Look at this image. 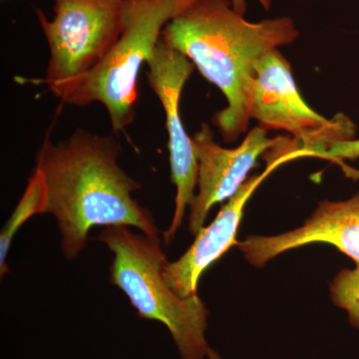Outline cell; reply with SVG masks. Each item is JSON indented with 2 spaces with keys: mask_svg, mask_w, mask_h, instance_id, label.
I'll list each match as a JSON object with an SVG mask.
<instances>
[{
  "mask_svg": "<svg viewBox=\"0 0 359 359\" xmlns=\"http://www.w3.org/2000/svg\"><path fill=\"white\" fill-rule=\"evenodd\" d=\"M119 155L114 137L83 129L57 143L46 138L42 144L35 169L46 184V214L57 221L67 259L86 247L89 231L97 226H134L159 237L152 214L132 196L141 185L120 167Z\"/></svg>",
  "mask_w": 359,
  "mask_h": 359,
  "instance_id": "6da1fadb",
  "label": "cell"
},
{
  "mask_svg": "<svg viewBox=\"0 0 359 359\" xmlns=\"http://www.w3.org/2000/svg\"><path fill=\"white\" fill-rule=\"evenodd\" d=\"M299 34L289 18L250 22L231 0H199L165 26L161 39L185 55L226 97V107L212 122L231 143L249 127V91L257 62Z\"/></svg>",
  "mask_w": 359,
  "mask_h": 359,
  "instance_id": "7a4b0ae2",
  "label": "cell"
},
{
  "mask_svg": "<svg viewBox=\"0 0 359 359\" xmlns=\"http://www.w3.org/2000/svg\"><path fill=\"white\" fill-rule=\"evenodd\" d=\"M98 240L114 254L110 282L125 292L139 316L168 328L181 359L207 358L209 311L198 294L180 297L170 287L159 237L133 233L128 226H107Z\"/></svg>",
  "mask_w": 359,
  "mask_h": 359,
  "instance_id": "3957f363",
  "label": "cell"
},
{
  "mask_svg": "<svg viewBox=\"0 0 359 359\" xmlns=\"http://www.w3.org/2000/svg\"><path fill=\"white\" fill-rule=\"evenodd\" d=\"M199 0H125L121 35L105 60L82 80L65 104L101 103L114 132L136 117L139 74L159 43L165 26Z\"/></svg>",
  "mask_w": 359,
  "mask_h": 359,
  "instance_id": "277c9868",
  "label": "cell"
},
{
  "mask_svg": "<svg viewBox=\"0 0 359 359\" xmlns=\"http://www.w3.org/2000/svg\"><path fill=\"white\" fill-rule=\"evenodd\" d=\"M250 119L268 130H280L285 137L276 147L283 163L299 157H318L337 142L353 140L356 126L339 113L327 119L302 98L295 84L292 66L278 49L269 52L257 62L249 91Z\"/></svg>",
  "mask_w": 359,
  "mask_h": 359,
  "instance_id": "5b68a950",
  "label": "cell"
},
{
  "mask_svg": "<svg viewBox=\"0 0 359 359\" xmlns=\"http://www.w3.org/2000/svg\"><path fill=\"white\" fill-rule=\"evenodd\" d=\"M124 4L125 0H55L52 20L36 9L49 48L48 65L40 82L63 103L119 39Z\"/></svg>",
  "mask_w": 359,
  "mask_h": 359,
  "instance_id": "8992f818",
  "label": "cell"
},
{
  "mask_svg": "<svg viewBox=\"0 0 359 359\" xmlns=\"http://www.w3.org/2000/svg\"><path fill=\"white\" fill-rule=\"evenodd\" d=\"M147 65L149 84L166 116L171 179L176 186L173 219L163 235L165 243L169 244L183 223L187 207L193 202L198 184V161L193 138L187 133L180 112L182 92L195 66L162 39Z\"/></svg>",
  "mask_w": 359,
  "mask_h": 359,
  "instance_id": "52a82bcc",
  "label": "cell"
},
{
  "mask_svg": "<svg viewBox=\"0 0 359 359\" xmlns=\"http://www.w3.org/2000/svg\"><path fill=\"white\" fill-rule=\"evenodd\" d=\"M266 130H250L237 148H224L215 140L211 127L203 124L193 136L198 161V191L190 205L189 229L196 236L204 226L212 205L230 200L248 180L259 156L278 140L269 138Z\"/></svg>",
  "mask_w": 359,
  "mask_h": 359,
  "instance_id": "ba28073f",
  "label": "cell"
},
{
  "mask_svg": "<svg viewBox=\"0 0 359 359\" xmlns=\"http://www.w3.org/2000/svg\"><path fill=\"white\" fill-rule=\"evenodd\" d=\"M313 243L334 245L359 269V192L346 201H323L299 228L271 237L252 236L237 245L250 264L263 266L287 250Z\"/></svg>",
  "mask_w": 359,
  "mask_h": 359,
  "instance_id": "9c48e42d",
  "label": "cell"
},
{
  "mask_svg": "<svg viewBox=\"0 0 359 359\" xmlns=\"http://www.w3.org/2000/svg\"><path fill=\"white\" fill-rule=\"evenodd\" d=\"M276 168L266 166L262 174L250 177L233 197L228 201L210 226H203L192 245L178 261L168 263L165 269L170 287L180 297L197 294L202 273L233 245H237L238 229L248 201L257 187Z\"/></svg>",
  "mask_w": 359,
  "mask_h": 359,
  "instance_id": "30bf717a",
  "label": "cell"
},
{
  "mask_svg": "<svg viewBox=\"0 0 359 359\" xmlns=\"http://www.w3.org/2000/svg\"><path fill=\"white\" fill-rule=\"evenodd\" d=\"M48 205L46 184L43 176L35 169L28 180L27 187L11 218L4 224L0 233V273L1 276L8 271L6 257L15 233L33 216L46 214Z\"/></svg>",
  "mask_w": 359,
  "mask_h": 359,
  "instance_id": "8fae6325",
  "label": "cell"
},
{
  "mask_svg": "<svg viewBox=\"0 0 359 359\" xmlns=\"http://www.w3.org/2000/svg\"><path fill=\"white\" fill-rule=\"evenodd\" d=\"M332 292L337 304L346 309L351 325L359 328V269L339 273Z\"/></svg>",
  "mask_w": 359,
  "mask_h": 359,
  "instance_id": "7c38bea8",
  "label": "cell"
},
{
  "mask_svg": "<svg viewBox=\"0 0 359 359\" xmlns=\"http://www.w3.org/2000/svg\"><path fill=\"white\" fill-rule=\"evenodd\" d=\"M321 159L355 160L359 158V139L337 142L321 155Z\"/></svg>",
  "mask_w": 359,
  "mask_h": 359,
  "instance_id": "4fadbf2b",
  "label": "cell"
},
{
  "mask_svg": "<svg viewBox=\"0 0 359 359\" xmlns=\"http://www.w3.org/2000/svg\"><path fill=\"white\" fill-rule=\"evenodd\" d=\"M261 2L262 6L266 9H269L271 7V1L269 0H257ZM231 4H233V9L241 15H245V11H247V0H231Z\"/></svg>",
  "mask_w": 359,
  "mask_h": 359,
  "instance_id": "5bb4252c",
  "label": "cell"
},
{
  "mask_svg": "<svg viewBox=\"0 0 359 359\" xmlns=\"http://www.w3.org/2000/svg\"><path fill=\"white\" fill-rule=\"evenodd\" d=\"M207 359H224L215 349L210 348Z\"/></svg>",
  "mask_w": 359,
  "mask_h": 359,
  "instance_id": "9a60e30c",
  "label": "cell"
}]
</instances>
